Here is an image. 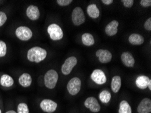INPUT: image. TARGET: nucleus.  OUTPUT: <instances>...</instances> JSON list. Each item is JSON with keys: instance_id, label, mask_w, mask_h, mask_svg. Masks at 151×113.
I'll return each instance as SVG.
<instances>
[{"instance_id": "nucleus-1", "label": "nucleus", "mask_w": 151, "mask_h": 113, "mask_svg": "<svg viewBox=\"0 0 151 113\" xmlns=\"http://www.w3.org/2000/svg\"><path fill=\"white\" fill-rule=\"evenodd\" d=\"M47 51L43 48L35 46L29 49L27 53V58L29 62L40 63L46 58Z\"/></svg>"}, {"instance_id": "nucleus-2", "label": "nucleus", "mask_w": 151, "mask_h": 113, "mask_svg": "<svg viewBox=\"0 0 151 113\" xmlns=\"http://www.w3.org/2000/svg\"><path fill=\"white\" fill-rule=\"evenodd\" d=\"M58 81V74L54 69H50L44 75V85L49 89H53Z\"/></svg>"}, {"instance_id": "nucleus-3", "label": "nucleus", "mask_w": 151, "mask_h": 113, "mask_svg": "<svg viewBox=\"0 0 151 113\" xmlns=\"http://www.w3.org/2000/svg\"><path fill=\"white\" fill-rule=\"evenodd\" d=\"M47 33H48L50 39L53 41H59L62 40L64 37L63 29L58 24H50L47 27Z\"/></svg>"}, {"instance_id": "nucleus-4", "label": "nucleus", "mask_w": 151, "mask_h": 113, "mask_svg": "<svg viewBox=\"0 0 151 113\" xmlns=\"http://www.w3.org/2000/svg\"><path fill=\"white\" fill-rule=\"evenodd\" d=\"M15 35L18 40L22 41H28L33 37V31L29 27L20 26L15 31Z\"/></svg>"}, {"instance_id": "nucleus-5", "label": "nucleus", "mask_w": 151, "mask_h": 113, "mask_svg": "<svg viewBox=\"0 0 151 113\" xmlns=\"http://www.w3.org/2000/svg\"><path fill=\"white\" fill-rule=\"evenodd\" d=\"M71 20L75 26H80L86 21V16L83 10L80 7H76L73 9L71 14Z\"/></svg>"}, {"instance_id": "nucleus-6", "label": "nucleus", "mask_w": 151, "mask_h": 113, "mask_svg": "<svg viewBox=\"0 0 151 113\" xmlns=\"http://www.w3.org/2000/svg\"><path fill=\"white\" fill-rule=\"evenodd\" d=\"M81 81L79 77H73L67 83V90L70 95L76 96L81 90Z\"/></svg>"}, {"instance_id": "nucleus-7", "label": "nucleus", "mask_w": 151, "mask_h": 113, "mask_svg": "<svg viewBox=\"0 0 151 113\" xmlns=\"http://www.w3.org/2000/svg\"><path fill=\"white\" fill-rule=\"evenodd\" d=\"M77 64V59L75 56H70L66 59L64 64L62 65L61 71L63 75H68L72 72L73 69L74 68Z\"/></svg>"}, {"instance_id": "nucleus-8", "label": "nucleus", "mask_w": 151, "mask_h": 113, "mask_svg": "<svg viewBox=\"0 0 151 113\" xmlns=\"http://www.w3.org/2000/svg\"><path fill=\"white\" fill-rule=\"evenodd\" d=\"M40 107L43 112L46 113H53L56 111L58 104L56 102L50 99H43L40 104Z\"/></svg>"}, {"instance_id": "nucleus-9", "label": "nucleus", "mask_w": 151, "mask_h": 113, "mask_svg": "<svg viewBox=\"0 0 151 113\" xmlns=\"http://www.w3.org/2000/svg\"><path fill=\"white\" fill-rule=\"evenodd\" d=\"M84 106L86 108L90 109L91 112L94 113L99 112L100 109H101V107H100V105L97 99L92 96L89 97L85 100Z\"/></svg>"}, {"instance_id": "nucleus-10", "label": "nucleus", "mask_w": 151, "mask_h": 113, "mask_svg": "<svg viewBox=\"0 0 151 113\" xmlns=\"http://www.w3.org/2000/svg\"><path fill=\"white\" fill-rule=\"evenodd\" d=\"M91 79L98 85H103L106 82V75L101 69H95L91 74Z\"/></svg>"}, {"instance_id": "nucleus-11", "label": "nucleus", "mask_w": 151, "mask_h": 113, "mask_svg": "<svg viewBox=\"0 0 151 113\" xmlns=\"http://www.w3.org/2000/svg\"><path fill=\"white\" fill-rule=\"evenodd\" d=\"M96 55L99 62L102 64L109 63L111 61L112 58H113L111 52L107 50H98L96 52Z\"/></svg>"}, {"instance_id": "nucleus-12", "label": "nucleus", "mask_w": 151, "mask_h": 113, "mask_svg": "<svg viewBox=\"0 0 151 113\" xmlns=\"http://www.w3.org/2000/svg\"><path fill=\"white\" fill-rule=\"evenodd\" d=\"M26 15L27 18L33 21L37 20L40 18V11L37 6L30 5L27 7L26 10Z\"/></svg>"}, {"instance_id": "nucleus-13", "label": "nucleus", "mask_w": 151, "mask_h": 113, "mask_svg": "<svg viewBox=\"0 0 151 113\" xmlns=\"http://www.w3.org/2000/svg\"><path fill=\"white\" fill-rule=\"evenodd\" d=\"M137 111L138 113H150L151 100L150 98H144L138 106Z\"/></svg>"}, {"instance_id": "nucleus-14", "label": "nucleus", "mask_w": 151, "mask_h": 113, "mask_svg": "<svg viewBox=\"0 0 151 113\" xmlns=\"http://www.w3.org/2000/svg\"><path fill=\"white\" fill-rule=\"evenodd\" d=\"M121 59L123 64L128 68L133 67L135 64V59L131 53L129 52H124L121 56Z\"/></svg>"}, {"instance_id": "nucleus-15", "label": "nucleus", "mask_w": 151, "mask_h": 113, "mask_svg": "<svg viewBox=\"0 0 151 113\" xmlns=\"http://www.w3.org/2000/svg\"><path fill=\"white\" fill-rule=\"evenodd\" d=\"M119 23L116 20H113L110 22L105 27V33L109 37L115 35L118 32V27Z\"/></svg>"}, {"instance_id": "nucleus-16", "label": "nucleus", "mask_w": 151, "mask_h": 113, "mask_svg": "<svg viewBox=\"0 0 151 113\" xmlns=\"http://www.w3.org/2000/svg\"><path fill=\"white\" fill-rule=\"evenodd\" d=\"M32 77L30 74L28 73H24L18 78V83L19 84L23 87H29L32 84Z\"/></svg>"}, {"instance_id": "nucleus-17", "label": "nucleus", "mask_w": 151, "mask_h": 113, "mask_svg": "<svg viewBox=\"0 0 151 113\" xmlns=\"http://www.w3.org/2000/svg\"><path fill=\"white\" fill-rule=\"evenodd\" d=\"M150 81V78H148L147 76L141 75L136 78L135 83H136V85L138 88L144 90V89H145L148 87V83H149Z\"/></svg>"}, {"instance_id": "nucleus-18", "label": "nucleus", "mask_w": 151, "mask_h": 113, "mask_svg": "<svg viewBox=\"0 0 151 113\" xmlns=\"http://www.w3.org/2000/svg\"><path fill=\"white\" fill-rule=\"evenodd\" d=\"M129 43L133 45H141L145 42V38L141 35L138 33H133L130 35L128 39Z\"/></svg>"}, {"instance_id": "nucleus-19", "label": "nucleus", "mask_w": 151, "mask_h": 113, "mask_svg": "<svg viewBox=\"0 0 151 113\" xmlns=\"http://www.w3.org/2000/svg\"><path fill=\"white\" fill-rule=\"evenodd\" d=\"M87 13L91 18L96 19L100 16V10L95 4H91L87 7Z\"/></svg>"}, {"instance_id": "nucleus-20", "label": "nucleus", "mask_w": 151, "mask_h": 113, "mask_svg": "<svg viewBox=\"0 0 151 113\" xmlns=\"http://www.w3.org/2000/svg\"><path fill=\"white\" fill-rule=\"evenodd\" d=\"M14 83L13 78L8 74H4L0 78V85L4 87H11Z\"/></svg>"}, {"instance_id": "nucleus-21", "label": "nucleus", "mask_w": 151, "mask_h": 113, "mask_svg": "<svg viewBox=\"0 0 151 113\" xmlns=\"http://www.w3.org/2000/svg\"><path fill=\"white\" fill-rule=\"evenodd\" d=\"M121 87V78L120 76H114L111 81V89L114 93H118Z\"/></svg>"}, {"instance_id": "nucleus-22", "label": "nucleus", "mask_w": 151, "mask_h": 113, "mask_svg": "<svg viewBox=\"0 0 151 113\" xmlns=\"http://www.w3.org/2000/svg\"><path fill=\"white\" fill-rule=\"evenodd\" d=\"M81 41L84 45L87 47H90V46L94 45L95 40L94 37L92 35L88 33H83L81 36Z\"/></svg>"}, {"instance_id": "nucleus-23", "label": "nucleus", "mask_w": 151, "mask_h": 113, "mask_svg": "<svg viewBox=\"0 0 151 113\" xmlns=\"http://www.w3.org/2000/svg\"><path fill=\"white\" fill-rule=\"evenodd\" d=\"M119 113H132V108L126 100H122L119 104Z\"/></svg>"}, {"instance_id": "nucleus-24", "label": "nucleus", "mask_w": 151, "mask_h": 113, "mask_svg": "<svg viewBox=\"0 0 151 113\" xmlns=\"http://www.w3.org/2000/svg\"><path fill=\"white\" fill-rule=\"evenodd\" d=\"M111 99V94L108 90H103L99 94V100L103 104H108Z\"/></svg>"}, {"instance_id": "nucleus-25", "label": "nucleus", "mask_w": 151, "mask_h": 113, "mask_svg": "<svg viewBox=\"0 0 151 113\" xmlns=\"http://www.w3.org/2000/svg\"><path fill=\"white\" fill-rule=\"evenodd\" d=\"M17 113H29L28 104L24 102H20L17 106Z\"/></svg>"}, {"instance_id": "nucleus-26", "label": "nucleus", "mask_w": 151, "mask_h": 113, "mask_svg": "<svg viewBox=\"0 0 151 113\" xmlns=\"http://www.w3.org/2000/svg\"><path fill=\"white\" fill-rule=\"evenodd\" d=\"M8 48L4 41L0 40V58H4L7 54Z\"/></svg>"}, {"instance_id": "nucleus-27", "label": "nucleus", "mask_w": 151, "mask_h": 113, "mask_svg": "<svg viewBox=\"0 0 151 113\" xmlns=\"http://www.w3.org/2000/svg\"><path fill=\"white\" fill-rule=\"evenodd\" d=\"M8 20V17L5 12L0 11V27L4 26V24Z\"/></svg>"}, {"instance_id": "nucleus-28", "label": "nucleus", "mask_w": 151, "mask_h": 113, "mask_svg": "<svg viewBox=\"0 0 151 113\" xmlns=\"http://www.w3.org/2000/svg\"><path fill=\"white\" fill-rule=\"evenodd\" d=\"M57 4L60 6H67L72 3V0H57Z\"/></svg>"}, {"instance_id": "nucleus-29", "label": "nucleus", "mask_w": 151, "mask_h": 113, "mask_svg": "<svg viewBox=\"0 0 151 113\" xmlns=\"http://www.w3.org/2000/svg\"><path fill=\"white\" fill-rule=\"evenodd\" d=\"M121 2H123V6H124L125 8H130L134 5V0H122Z\"/></svg>"}, {"instance_id": "nucleus-30", "label": "nucleus", "mask_w": 151, "mask_h": 113, "mask_svg": "<svg viewBox=\"0 0 151 113\" xmlns=\"http://www.w3.org/2000/svg\"><path fill=\"white\" fill-rule=\"evenodd\" d=\"M140 5L144 7V8H148L151 6V1L150 0H142L139 2Z\"/></svg>"}, {"instance_id": "nucleus-31", "label": "nucleus", "mask_w": 151, "mask_h": 113, "mask_svg": "<svg viewBox=\"0 0 151 113\" xmlns=\"http://www.w3.org/2000/svg\"><path fill=\"white\" fill-rule=\"evenodd\" d=\"M145 29L148 31H151V18H148L145 23Z\"/></svg>"}, {"instance_id": "nucleus-32", "label": "nucleus", "mask_w": 151, "mask_h": 113, "mask_svg": "<svg viewBox=\"0 0 151 113\" xmlns=\"http://www.w3.org/2000/svg\"><path fill=\"white\" fill-rule=\"evenodd\" d=\"M102 2L105 5H111L113 3V0H102Z\"/></svg>"}, {"instance_id": "nucleus-33", "label": "nucleus", "mask_w": 151, "mask_h": 113, "mask_svg": "<svg viewBox=\"0 0 151 113\" xmlns=\"http://www.w3.org/2000/svg\"><path fill=\"white\" fill-rule=\"evenodd\" d=\"M5 113H17V112L13 110H8V111L6 112Z\"/></svg>"}, {"instance_id": "nucleus-34", "label": "nucleus", "mask_w": 151, "mask_h": 113, "mask_svg": "<svg viewBox=\"0 0 151 113\" xmlns=\"http://www.w3.org/2000/svg\"><path fill=\"white\" fill-rule=\"evenodd\" d=\"M148 89H149V90H151V80L148 83Z\"/></svg>"}, {"instance_id": "nucleus-35", "label": "nucleus", "mask_w": 151, "mask_h": 113, "mask_svg": "<svg viewBox=\"0 0 151 113\" xmlns=\"http://www.w3.org/2000/svg\"><path fill=\"white\" fill-rule=\"evenodd\" d=\"M0 113H2V110H1V108H0Z\"/></svg>"}]
</instances>
